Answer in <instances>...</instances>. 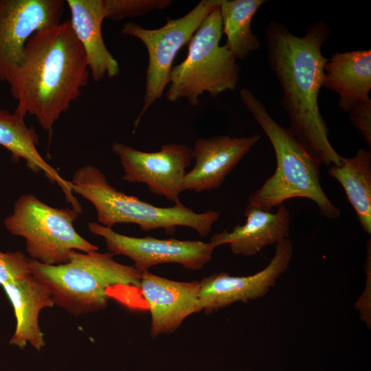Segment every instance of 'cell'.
I'll list each match as a JSON object with an SVG mask.
<instances>
[{
	"label": "cell",
	"mask_w": 371,
	"mask_h": 371,
	"mask_svg": "<svg viewBox=\"0 0 371 371\" xmlns=\"http://www.w3.org/2000/svg\"><path fill=\"white\" fill-rule=\"evenodd\" d=\"M330 34L328 25L322 21L310 25L302 36L276 21L266 29L267 59L282 89L280 104L289 117V130L318 163L337 166L343 157L329 141L318 104L328 60L322 47Z\"/></svg>",
	"instance_id": "obj_1"
},
{
	"label": "cell",
	"mask_w": 371,
	"mask_h": 371,
	"mask_svg": "<svg viewBox=\"0 0 371 371\" xmlns=\"http://www.w3.org/2000/svg\"><path fill=\"white\" fill-rule=\"evenodd\" d=\"M89 77L85 52L69 21L40 30L27 41L22 62L8 82L17 102L14 111L34 116L51 133Z\"/></svg>",
	"instance_id": "obj_2"
},
{
	"label": "cell",
	"mask_w": 371,
	"mask_h": 371,
	"mask_svg": "<svg viewBox=\"0 0 371 371\" xmlns=\"http://www.w3.org/2000/svg\"><path fill=\"white\" fill-rule=\"evenodd\" d=\"M242 102L250 111L273 148L276 167L273 174L248 197L250 206L271 211L292 198L313 201L324 218L335 219L341 212L328 198L320 183V164L288 128L279 124L249 89L240 91Z\"/></svg>",
	"instance_id": "obj_3"
},
{
	"label": "cell",
	"mask_w": 371,
	"mask_h": 371,
	"mask_svg": "<svg viewBox=\"0 0 371 371\" xmlns=\"http://www.w3.org/2000/svg\"><path fill=\"white\" fill-rule=\"evenodd\" d=\"M68 262L49 265L30 258L34 277L50 293L54 304L74 316L102 310L113 287L137 289L143 272L121 264L110 252L71 250Z\"/></svg>",
	"instance_id": "obj_4"
},
{
	"label": "cell",
	"mask_w": 371,
	"mask_h": 371,
	"mask_svg": "<svg viewBox=\"0 0 371 371\" xmlns=\"http://www.w3.org/2000/svg\"><path fill=\"white\" fill-rule=\"evenodd\" d=\"M71 186L95 207L99 224L111 228L116 224L137 225L142 231L163 229L172 234L178 227H187L201 236L208 235L219 219L220 212H196L182 203L158 207L115 189L97 167L87 165L74 174Z\"/></svg>",
	"instance_id": "obj_5"
},
{
	"label": "cell",
	"mask_w": 371,
	"mask_h": 371,
	"mask_svg": "<svg viewBox=\"0 0 371 371\" xmlns=\"http://www.w3.org/2000/svg\"><path fill=\"white\" fill-rule=\"evenodd\" d=\"M222 29L218 6L204 19L192 36L186 58L172 68L166 94L168 101L185 98L196 106L199 97L204 92L214 98L237 87L240 67L232 52L219 45Z\"/></svg>",
	"instance_id": "obj_6"
},
{
	"label": "cell",
	"mask_w": 371,
	"mask_h": 371,
	"mask_svg": "<svg viewBox=\"0 0 371 371\" xmlns=\"http://www.w3.org/2000/svg\"><path fill=\"white\" fill-rule=\"evenodd\" d=\"M81 212L48 205L33 194L20 196L13 213L4 220L6 229L25 239L26 251L32 259L57 265L68 262L69 252L98 251L82 238L73 224Z\"/></svg>",
	"instance_id": "obj_7"
},
{
	"label": "cell",
	"mask_w": 371,
	"mask_h": 371,
	"mask_svg": "<svg viewBox=\"0 0 371 371\" xmlns=\"http://www.w3.org/2000/svg\"><path fill=\"white\" fill-rule=\"evenodd\" d=\"M221 0H202L178 19L168 18L158 29H146L133 22L123 25L122 33L139 39L148 54L143 107L136 118L135 129L144 114L159 99L170 82L173 60L180 49L190 42L204 19L220 5Z\"/></svg>",
	"instance_id": "obj_8"
},
{
	"label": "cell",
	"mask_w": 371,
	"mask_h": 371,
	"mask_svg": "<svg viewBox=\"0 0 371 371\" xmlns=\"http://www.w3.org/2000/svg\"><path fill=\"white\" fill-rule=\"evenodd\" d=\"M124 170L122 179L145 183L150 191L174 204L183 190L186 170L192 163V149L186 144H167L155 152H144L118 142L112 144Z\"/></svg>",
	"instance_id": "obj_9"
},
{
	"label": "cell",
	"mask_w": 371,
	"mask_h": 371,
	"mask_svg": "<svg viewBox=\"0 0 371 371\" xmlns=\"http://www.w3.org/2000/svg\"><path fill=\"white\" fill-rule=\"evenodd\" d=\"M88 228L91 233L103 238L109 252L129 258L133 266L142 272L166 263L201 270L211 260L215 249L210 242L128 236L95 222L89 223Z\"/></svg>",
	"instance_id": "obj_10"
},
{
	"label": "cell",
	"mask_w": 371,
	"mask_h": 371,
	"mask_svg": "<svg viewBox=\"0 0 371 371\" xmlns=\"http://www.w3.org/2000/svg\"><path fill=\"white\" fill-rule=\"evenodd\" d=\"M66 4L63 0H0V82H8L34 33L60 22Z\"/></svg>",
	"instance_id": "obj_11"
},
{
	"label": "cell",
	"mask_w": 371,
	"mask_h": 371,
	"mask_svg": "<svg viewBox=\"0 0 371 371\" xmlns=\"http://www.w3.org/2000/svg\"><path fill=\"white\" fill-rule=\"evenodd\" d=\"M293 251L292 243L286 238L276 245L268 265L254 274L234 276L220 272L204 277L199 280V313L209 315L234 303H246L265 296L288 269Z\"/></svg>",
	"instance_id": "obj_12"
},
{
	"label": "cell",
	"mask_w": 371,
	"mask_h": 371,
	"mask_svg": "<svg viewBox=\"0 0 371 371\" xmlns=\"http://www.w3.org/2000/svg\"><path fill=\"white\" fill-rule=\"evenodd\" d=\"M199 281H176L144 271L138 289L150 315V335L175 332L190 315L199 313Z\"/></svg>",
	"instance_id": "obj_13"
},
{
	"label": "cell",
	"mask_w": 371,
	"mask_h": 371,
	"mask_svg": "<svg viewBox=\"0 0 371 371\" xmlns=\"http://www.w3.org/2000/svg\"><path fill=\"white\" fill-rule=\"evenodd\" d=\"M260 137L215 135L197 139L192 149L193 168L186 173L183 190L200 192L221 186L226 177Z\"/></svg>",
	"instance_id": "obj_14"
},
{
	"label": "cell",
	"mask_w": 371,
	"mask_h": 371,
	"mask_svg": "<svg viewBox=\"0 0 371 371\" xmlns=\"http://www.w3.org/2000/svg\"><path fill=\"white\" fill-rule=\"evenodd\" d=\"M276 212L247 205L244 224L236 225L230 232L214 234L210 243L216 248L228 245L235 255L251 257L269 245H276L289 235L290 213L283 205Z\"/></svg>",
	"instance_id": "obj_15"
},
{
	"label": "cell",
	"mask_w": 371,
	"mask_h": 371,
	"mask_svg": "<svg viewBox=\"0 0 371 371\" xmlns=\"http://www.w3.org/2000/svg\"><path fill=\"white\" fill-rule=\"evenodd\" d=\"M71 27L85 52L89 70L93 80L118 75V62L108 50L102 34L105 19L104 0H67Z\"/></svg>",
	"instance_id": "obj_16"
},
{
	"label": "cell",
	"mask_w": 371,
	"mask_h": 371,
	"mask_svg": "<svg viewBox=\"0 0 371 371\" xmlns=\"http://www.w3.org/2000/svg\"><path fill=\"white\" fill-rule=\"evenodd\" d=\"M322 87L339 95L338 106L346 113L370 101L371 50L334 53L324 66Z\"/></svg>",
	"instance_id": "obj_17"
},
{
	"label": "cell",
	"mask_w": 371,
	"mask_h": 371,
	"mask_svg": "<svg viewBox=\"0 0 371 371\" xmlns=\"http://www.w3.org/2000/svg\"><path fill=\"white\" fill-rule=\"evenodd\" d=\"M24 118L15 111L11 113L0 108V145L10 152L14 160L23 159L32 172H42L49 181L56 183L71 207L81 211L71 182L64 179L40 155L37 149L38 135L26 125Z\"/></svg>",
	"instance_id": "obj_18"
},
{
	"label": "cell",
	"mask_w": 371,
	"mask_h": 371,
	"mask_svg": "<svg viewBox=\"0 0 371 371\" xmlns=\"http://www.w3.org/2000/svg\"><path fill=\"white\" fill-rule=\"evenodd\" d=\"M2 287L12 304L16 320L10 344L23 349L30 343L40 350L45 344L38 324V315L42 309L54 305L49 291L33 274Z\"/></svg>",
	"instance_id": "obj_19"
},
{
	"label": "cell",
	"mask_w": 371,
	"mask_h": 371,
	"mask_svg": "<svg viewBox=\"0 0 371 371\" xmlns=\"http://www.w3.org/2000/svg\"><path fill=\"white\" fill-rule=\"evenodd\" d=\"M328 175L343 187L363 230L371 234V152L357 150L350 158L343 157L339 165H332Z\"/></svg>",
	"instance_id": "obj_20"
},
{
	"label": "cell",
	"mask_w": 371,
	"mask_h": 371,
	"mask_svg": "<svg viewBox=\"0 0 371 371\" xmlns=\"http://www.w3.org/2000/svg\"><path fill=\"white\" fill-rule=\"evenodd\" d=\"M265 2V0H221L222 32L227 36L225 45L236 58L244 59L260 49V39L252 32L251 23Z\"/></svg>",
	"instance_id": "obj_21"
},
{
	"label": "cell",
	"mask_w": 371,
	"mask_h": 371,
	"mask_svg": "<svg viewBox=\"0 0 371 371\" xmlns=\"http://www.w3.org/2000/svg\"><path fill=\"white\" fill-rule=\"evenodd\" d=\"M171 2L170 0H104L105 19L117 21L142 16L155 10H163Z\"/></svg>",
	"instance_id": "obj_22"
},
{
	"label": "cell",
	"mask_w": 371,
	"mask_h": 371,
	"mask_svg": "<svg viewBox=\"0 0 371 371\" xmlns=\"http://www.w3.org/2000/svg\"><path fill=\"white\" fill-rule=\"evenodd\" d=\"M32 274L27 258L21 251H0V285L19 281Z\"/></svg>",
	"instance_id": "obj_23"
},
{
	"label": "cell",
	"mask_w": 371,
	"mask_h": 371,
	"mask_svg": "<svg viewBox=\"0 0 371 371\" xmlns=\"http://www.w3.org/2000/svg\"><path fill=\"white\" fill-rule=\"evenodd\" d=\"M370 239L368 242L367 257L365 264L366 282L361 295L357 298L355 308L359 311L360 319L370 328L371 325V249Z\"/></svg>",
	"instance_id": "obj_24"
},
{
	"label": "cell",
	"mask_w": 371,
	"mask_h": 371,
	"mask_svg": "<svg viewBox=\"0 0 371 371\" xmlns=\"http://www.w3.org/2000/svg\"><path fill=\"white\" fill-rule=\"evenodd\" d=\"M352 124L371 146V100L357 104L349 111Z\"/></svg>",
	"instance_id": "obj_25"
}]
</instances>
